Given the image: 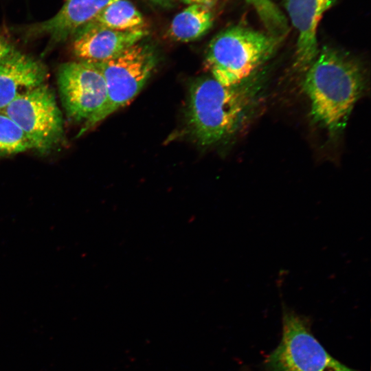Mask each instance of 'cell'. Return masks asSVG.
Masks as SVG:
<instances>
[{
  "label": "cell",
  "mask_w": 371,
  "mask_h": 371,
  "mask_svg": "<svg viewBox=\"0 0 371 371\" xmlns=\"http://www.w3.org/2000/svg\"><path fill=\"white\" fill-rule=\"evenodd\" d=\"M262 78L256 73L234 86L223 85L212 77L191 84L187 126L201 146L217 144L235 135L249 120L260 98Z\"/></svg>",
  "instance_id": "1"
},
{
  "label": "cell",
  "mask_w": 371,
  "mask_h": 371,
  "mask_svg": "<svg viewBox=\"0 0 371 371\" xmlns=\"http://www.w3.org/2000/svg\"><path fill=\"white\" fill-rule=\"evenodd\" d=\"M255 10L262 22L273 20L278 13V8L271 0H245Z\"/></svg>",
  "instance_id": "15"
},
{
  "label": "cell",
  "mask_w": 371,
  "mask_h": 371,
  "mask_svg": "<svg viewBox=\"0 0 371 371\" xmlns=\"http://www.w3.org/2000/svg\"><path fill=\"white\" fill-rule=\"evenodd\" d=\"M3 112L23 131L33 150L41 154L65 142L63 115L54 91L45 82L19 96Z\"/></svg>",
  "instance_id": "5"
},
{
  "label": "cell",
  "mask_w": 371,
  "mask_h": 371,
  "mask_svg": "<svg viewBox=\"0 0 371 371\" xmlns=\"http://www.w3.org/2000/svg\"><path fill=\"white\" fill-rule=\"evenodd\" d=\"M33 150L23 131L3 112H0V157Z\"/></svg>",
  "instance_id": "14"
},
{
  "label": "cell",
  "mask_w": 371,
  "mask_h": 371,
  "mask_svg": "<svg viewBox=\"0 0 371 371\" xmlns=\"http://www.w3.org/2000/svg\"><path fill=\"white\" fill-rule=\"evenodd\" d=\"M336 0H286L291 23L297 32L294 66L305 71L318 52L317 29L326 12Z\"/></svg>",
  "instance_id": "10"
},
{
  "label": "cell",
  "mask_w": 371,
  "mask_h": 371,
  "mask_svg": "<svg viewBox=\"0 0 371 371\" xmlns=\"http://www.w3.org/2000/svg\"><path fill=\"white\" fill-rule=\"evenodd\" d=\"M282 335L267 359L271 371H357L332 357L293 311L284 308Z\"/></svg>",
  "instance_id": "6"
},
{
  "label": "cell",
  "mask_w": 371,
  "mask_h": 371,
  "mask_svg": "<svg viewBox=\"0 0 371 371\" xmlns=\"http://www.w3.org/2000/svg\"><path fill=\"white\" fill-rule=\"evenodd\" d=\"M57 85L67 117L84 123L80 135L106 104L107 91L104 77L93 63L70 61L58 67Z\"/></svg>",
  "instance_id": "7"
},
{
  "label": "cell",
  "mask_w": 371,
  "mask_h": 371,
  "mask_svg": "<svg viewBox=\"0 0 371 371\" xmlns=\"http://www.w3.org/2000/svg\"><path fill=\"white\" fill-rule=\"evenodd\" d=\"M365 87L358 63L336 49L324 47L305 71L302 88L312 120L332 135L346 126Z\"/></svg>",
  "instance_id": "2"
},
{
  "label": "cell",
  "mask_w": 371,
  "mask_h": 371,
  "mask_svg": "<svg viewBox=\"0 0 371 371\" xmlns=\"http://www.w3.org/2000/svg\"><path fill=\"white\" fill-rule=\"evenodd\" d=\"M89 24L120 31L146 28L142 14L128 0L111 3Z\"/></svg>",
  "instance_id": "13"
},
{
  "label": "cell",
  "mask_w": 371,
  "mask_h": 371,
  "mask_svg": "<svg viewBox=\"0 0 371 371\" xmlns=\"http://www.w3.org/2000/svg\"><path fill=\"white\" fill-rule=\"evenodd\" d=\"M116 0H66L52 18L25 28L27 36H47L52 47L67 41Z\"/></svg>",
  "instance_id": "9"
},
{
  "label": "cell",
  "mask_w": 371,
  "mask_h": 371,
  "mask_svg": "<svg viewBox=\"0 0 371 371\" xmlns=\"http://www.w3.org/2000/svg\"><path fill=\"white\" fill-rule=\"evenodd\" d=\"M148 34L146 27L120 31L89 24L73 36L71 52L78 61L98 63L138 43Z\"/></svg>",
  "instance_id": "8"
},
{
  "label": "cell",
  "mask_w": 371,
  "mask_h": 371,
  "mask_svg": "<svg viewBox=\"0 0 371 371\" xmlns=\"http://www.w3.org/2000/svg\"><path fill=\"white\" fill-rule=\"evenodd\" d=\"M156 63L151 49L139 43L110 59L93 63L104 77L107 99L102 110L80 135L128 104L150 77Z\"/></svg>",
  "instance_id": "4"
},
{
  "label": "cell",
  "mask_w": 371,
  "mask_h": 371,
  "mask_svg": "<svg viewBox=\"0 0 371 371\" xmlns=\"http://www.w3.org/2000/svg\"><path fill=\"white\" fill-rule=\"evenodd\" d=\"M16 49L11 41L0 32V62Z\"/></svg>",
  "instance_id": "16"
},
{
  "label": "cell",
  "mask_w": 371,
  "mask_h": 371,
  "mask_svg": "<svg viewBox=\"0 0 371 371\" xmlns=\"http://www.w3.org/2000/svg\"><path fill=\"white\" fill-rule=\"evenodd\" d=\"M152 1H163V0H152Z\"/></svg>",
  "instance_id": "18"
},
{
  "label": "cell",
  "mask_w": 371,
  "mask_h": 371,
  "mask_svg": "<svg viewBox=\"0 0 371 371\" xmlns=\"http://www.w3.org/2000/svg\"><path fill=\"white\" fill-rule=\"evenodd\" d=\"M46 66L16 49L0 62V112L23 93L45 82Z\"/></svg>",
  "instance_id": "11"
},
{
  "label": "cell",
  "mask_w": 371,
  "mask_h": 371,
  "mask_svg": "<svg viewBox=\"0 0 371 371\" xmlns=\"http://www.w3.org/2000/svg\"><path fill=\"white\" fill-rule=\"evenodd\" d=\"M186 3L190 4H202L211 7L218 0H181Z\"/></svg>",
  "instance_id": "17"
},
{
  "label": "cell",
  "mask_w": 371,
  "mask_h": 371,
  "mask_svg": "<svg viewBox=\"0 0 371 371\" xmlns=\"http://www.w3.org/2000/svg\"><path fill=\"white\" fill-rule=\"evenodd\" d=\"M282 40L243 26H232L216 35L204 65L212 78L226 86L238 85L258 73Z\"/></svg>",
  "instance_id": "3"
},
{
  "label": "cell",
  "mask_w": 371,
  "mask_h": 371,
  "mask_svg": "<svg viewBox=\"0 0 371 371\" xmlns=\"http://www.w3.org/2000/svg\"><path fill=\"white\" fill-rule=\"evenodd\" d=\"M211 7L190 4L172 20L168 36L179 42H191L205 35L212 27L214 15Z\"/></svg>",
  "instance_id": "12"
}]
</instances>
